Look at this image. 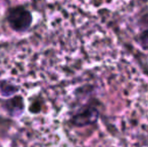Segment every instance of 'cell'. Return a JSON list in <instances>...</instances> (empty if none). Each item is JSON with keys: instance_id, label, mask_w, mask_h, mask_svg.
Returning a JSON list of instances; mask_svg holds the SVG:
<instances>
[{"instance_id": "obj_1", "label": "cell", "mask_w": 148, "mask_h": 147, "mask_svg": "<svg viewBox=\"0 0 148 147\" xmlns=\"http://www.w3.org/2000/svg\"><path fill=\"white\" fill-rule=\"evenodd\" d=\"M84 108H80L78 112L71 116V124L76 127H86L97 122L100 112L97 106L92 104L84 105Z\"/></svg>"}, {"instance_id": "obj_2", "label": "cell", "mask_w": 148, "mask_h": 147, "mask_svg": "<svg viewBox=\"0 0 148 147\" xmlns=\"http://www.w3.org/2000/svg\"><path fill=\"white\" fill-rule=\"evenodd\" d=\"M137 42L143 51H148V28H143L138 34Z\"/></svg>"}]
</instances>
